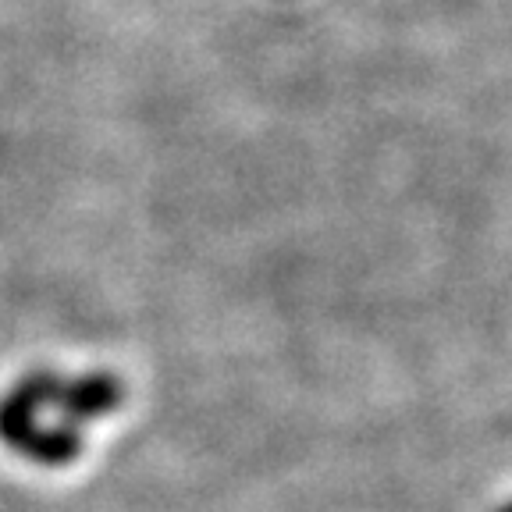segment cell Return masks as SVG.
Listing matches in <instances>:
<instances>
[{
    "label": "cell",
    "mask_w": 512,
    "mask_h": 512,
    "mask_svg": "<svg viewBox=\"0 0 512 512\" xmlns=\"http://www.w3.org/2000/svg\"><path fill=\"white\" fill-rule=\"evenodd\" d=\"M502 512H512V505H505V509H502Z\"/></svg>",
    "instance_id": "obj_1"
}]
</instances>
